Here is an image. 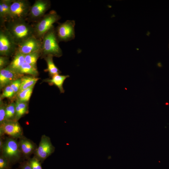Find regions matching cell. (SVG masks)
Returning a JSON list of instances; mask_svg holds the SVG:
<instances>
[{"instance_id": "obj_32", "label": "cell", "mask_w": 169, "mask_h": 169, "mask_svg": "<svg viewBox=\"0 0 169 169\" xmlns=\"http://www.w3.org/2000/svg\"></svg>"}, {"instance_id": "obj_15", "label": "cell", "mask_w": 169, "mask_h": 169, "mask_svg": "<svg viewBox=\"0 0 169 169\" xmlns=\"http://www.w3.org/2000/svg\"><path fill=\"white\" fill-rule=\"evenodd\" d=\"M25 56L20 53L16 52L8 66L15 72L19 74V71L22 65L25 62Z\"/></svg>"}, {"instance_id": "obj_30", "label": "cell", "mask_w": 169, "mask_h": 169, "mask_svg": "<svg viewBox=\"0 0 169 169\" xmlns=\"http://www.w3.org/2000/svg\"><path fill=\"white\" fill-rule=\"evenodd\" d=\"M21 169H32L28 161L23 162L21 166Z\"/></svg>"}, {"instance_id": "obj_3", "label": "cell", "mask_w": 169, "mask_h": 169, "mask_svg": "<svg viewBox=\"0 0 169 169\" xmlns=\"http://www.w3.org/2000/svg\"><path fill=\"white\" fill-rule=\"evenodd\" d=\"M60 18V16L55 11L52 10L38 21L32 23L34 36L42 40L45 34L54 25L53 24L57 22Z\"/></svg>"}, {"instance_id": "obj_20", "label": "cell", "mask_w": 169, "mask_h": 169, "mask_svg": "<svg viewBox=\"0 0 169 169\" xmlns=\"http://www.w3.org/2000/svg\"><path fill=\"white\" fill-rule=\"evenodd\" d=\"M18 73L21 74H28L36 77L38 75L37 67L24 62L22 65Z\"/></svg>"}, {"instance_id": "obj_5", "label": "cell", "mask_w": 169, "mask_h": 169, "mask_svg": "<svg viewBox=\"0 0 169 169\" xmlns=\"http://www.w3.org/2000/svg\"><path fill=\"white\" fill-rule=\"evenodd\" d=\"M31 6L28 0H13L10 8L8 20H26Z\"/></svg>"}, {"instance_id": "obj_22", "label": "cell", "mask_w": 169, "mask_h": 169, "mask_svg": "<svg viewBox=\"0 0 169 169\" xmlns=\"http://www.w3.org/2000/svg\"><path fill=\"white\" fill-rule=\"evenodd\" d=\"M34 86L19 92L17 95V100L28 102L32 95Z\"/></svg>"}, {"instance_id": "obj_13", "label": "cell", "mask_w": 169, "mask_h": 169, "mask_svg": "<svg viewBox=\"0 0 169 169\" xmlns=\"http://www.w3.org/2000/svg\"><path fill=\"white\" fill-rule=\"evenodd\" d=\"M18 144L21 153L26 157L29 156L37 149L33 142L23 136L20 138Z\"/></svg>"}, {"instance_id": "obj_25", "label": "cell", "mask_w": 169, "mask_h": 169, "mask_svg": "<svg viewBox=\"0 0 169 169\" xmlns=\"http://www.w3.org/2000/svg\"><path fill=\"white\" fill-rule=\"evenodd\" d=\"M7 105L2 100H0V125L6 120V109Z\"/></svg>"}, {"instance_id": "obj_14", "label": "cell", "mask_w": 169, "mask_h": 169, "mask_svg": "<svg viewBox=\"0 0 169 169\" xmlns=\"http://www.w3.org/2000/svg\"><path fill=\"white\" fill-rule=\"evenodd\" d=\"M13 0H0V26H4L8 20L11 5Z\"/></svg>"}, {"instance_id": "obj_26", "label": "cell", "mask_w": 169, "mask_h": 169, "mask_svg": "<svg viewBox=\"0 0 169 169\" xmlns=\"http://www.w3.org/2000/svg\"><path fill=\"white\" fill-rule=\"evenodd\" d=\"M28 161L32 169H42L40 161L35 156Z\"/></svg>"}, {"instance_id": "obj_1", "label": "cell", "mask_w": 169, "mask_h": 169, "mask_svg": "<svg viewBox=\"0 0 169 169\" xmlns=\"http://www.w3.org/2000/svg\"><path fill=\"white\" fill-rule=\"evenodd\" d=\"M3 26L18 45L28 38L34 36L32 24H30L26 20H9L5 23Z\"/></svg>"}, {"instance_id": "obj_28", "label": "cell", "mask_w": 169, "mask_h": 169, "mask_svg": "<svg viewBox=\"0 0 169 169\" xmlns=\"http://www.w3.org/2000/svg\"><path fill=\"white\" fill-rule=\"evenodd\" d=\"M11 163L8 160L2 155L0 157V169H9Z\"/></svg>"}, {"instance_id": "obj_6", "label": "cell", "mask_w": 169, "mask_h": 169, "mask_svg": "<svg viewBox=\"0 0 169 169\" xmlns=\"http://www.w3.org/2000/svg\"><path fill=\"white\" fill-rule=\"evenodd\" d=\"M51 6L49 0H35L30 7L26 21L32 23L37 22L46 14Z\"/></svg>"}, {"instance_id": "obj_11", "label": "cell", "mask_w": 169, "mask_h": 169, "mask_svg": "<svg viewBox=\"0 0 169 169\" xmlns=\"http://www.w3.org/2000/svg\"><path fill=\"white\" fill-rule=\"evenodd\" d=\"M41 45L42 40L33 36L18 45L16 52L26 55L41 49Z\"/></svg>"}, {"instance_id": "obj_19", "label": "cell", "mask_w": 169, "mask_h": 169, "mask_svg": "<svg viewBox=\"0 0 169 169\" xmlns=\"http://www.w3.org/2000/svg\"><path fill=\"white\" fill-rule=\"evenodd\" d=\"M53 57L51 55H48L44 58L47 64V68L46 71L48 72L49 74L51 76L61 73L54 63Z\"/></svg>"}, {"instance_id": "obj_21", "label": "cell", "mask_w": 169, "mask_h": 169, "mask_svg": "<svg viewBox=\"0 0 169 169\" xmlns=\"http://www.w3.org/2000/svg\"><path fill=\"white\" fill-rule=\"evenodd\" d=\"M41 54V50L32 53L25 56V62L37 67V62Z\"/></svg>"}, {"instance_id": "obj_2", "label": "cell", "mask_w": 169, "mask_h": 169, "mask_svg": "<svg viewBox=\"0 0 169 169\" xmlns=\"http://www.w3.org/2000/svg\"><path fill=\"white\" fill-rule=\"evenodd\" d=\"M55 28L53 25L44 35L42 40L41 57L51 55L54 57H60L63 55L62 51L59 44Z\"/></svg>"}, {"instance_id": "obj_12", "label": "cell", "mask_w": 169, "mask_h": 169, "mask_svg": "<svg viewBox=\"0 0 169 169\" xmlns=\"http://www.w3.org/2000/svg\"><path fill=\"white\" fill-rule=\"evenodd\" d=\"M23 76L15 72L8 66L0 69V89L9 85L13 81Z\"/></svg>"}, {"instance_id": "obj_7", "label": "cell", "mask_w": 169, "mask_h": 169, "mask_svg": "<svg viewBox=\"0 0 169 169\" xmlns=\"http://www.w3.org/2000/svg\"><path fill=\"white\" fill-rule=\"evenodd\" d=\"M1 150L2 155L10 163H14L20 158L21 153L18 142L13 138H7L3 142Z\"/></svg>"}, {"instance_id": "obj_10", "label": "cell", "mask_w": 169, "mask_h": 169, "mask_svg": "<svg viewBox=\"0 0 169 169\" xmlns=\"http://www.w3.org/2000/svg\"><path fill=\"white\" fill-rule=\"evenodd\" d=\"M7 134L13 138H20L23 136L22 128L18 121L6 120L0 125V135Z\"/></svg>"}, {"instance_id": "obj_18", "label": "cell", "mask_w": 169, "mask_h": 169, "mask_svg": "<svg viewBox=\"0 0 169 169\" xmlns=\"http://www.w3.org/2000/svg\"><path fill=\"white\" fill-rule=\"evenodd\" d=\"M39 79V78L32 76H23L21 78V86L18 92L34 86Z\"/></svg>"}, {"instance_id": "obj_17", "label": "cell", "mask_w": 169, "mask_h": 169, "mask_svg": "<svg viewBox=\"0 0 169 169\" xmlns=\"http://www.w3.org/2000/svg\"><path fill=\"white\" fill-rule=\"evenodd\" d=\"M15 104L16 115L15 120L18 121L24 115L28 112L27 102L16 100Z\"/></svg>"}, {"instance_id": "obj_4", "label": "cell", "mask_w": 169, "mask_h": 169, "mask_svg": "<svg viewBox=\"0 0 169 169\" xmlns=\"http://www.w3.org/2000/svg\"><path fill=\"white\" fill-rule=\"evenodd\" d=\"M18 45L4 26H0V55L10 57L16 53Z\"/></svg>"}, {"instance_id": "obj_23", "label": "cell", "mask_w": 169, "mask_h": 169, "mask_svg": "<svg viewBox=\"0 0 169 169\" xmlns=\"http://www.w3.org/2000/svg\"><path fill=\"white\" fill-rule=\"evenodd\" d=\"M15 104L11 102L6 106L5 121L15 120Z\"/></svg>"}, {"instance_id": "obj_9", "label": "cell", "mask_w": 169, "mask_h": 169, "mask_svg": "<svg viewBox=\"0 0 169 169\" xmlns=\"http://www.w3.org/2000/svg\"><path fill=\"white\" fill-rule=\"evenodd\" d=\"M54 149L50 138L44 135L42 136L38 146L35 151V156L40 162L43 161L54 152Z\"/></svg>"}, {"instance_id": "obj_16", "label": "cell", "mask_w": 169, "mask_h": 169, "mask_svg": "<svg viewBox=\"0 0 169 169\" xmlns=\"http://www.w3.org/2000/svg\"><path fill=\"white\" fill-rule=\"evenodd\" d=\"M69 76V75L56 74L52 76L51 79H45L44 81L48 82L51 85L56 86L59 88L61 93H64V90L63 87V84L66 79Z\"/></svg>"}, {"instance_id": "obj_24", "label": "cell", "mask_w": 169, "mask_h": 169, "mask_svg": "<svg viewBox=\"0 0 169 169\" xmlns=\"http://www.w3.org/2000/svg\"><path fill=\"white\" fill-rule=\"evenodd\" d=\"M14 92L10 85L5 87L4 90L0 96V99L4 98H11L15 95Z\"/></svg>"}, {"instance_id": "obj_8", "label": "cell", "mask_w": 169, "mask_h": 169, "mask_svg": "<svg viewBox=\"0 0 169 169\" xmlns=\"http://www.w3.org/2000/svg\"><path fill=\"white\" fill-rule=\"evenodd\" d=\"M75 21L74 20H67L58 24L55 28V31L59 42H67L75 38Z\"/></svg>"}, {"instance_id": "obj_27", "label": "cell", "mask_w": 169, "mask_h": 169, "mask_svg": "<svg viewBox=\"0 0 169 169\" xmlns=\"http://www.w3.org/2000/svg\"><path fill=\"white\" fill-rule=\"evenodd\" d=\"M21 84V78L18 79L13 81L9 85L16 95L19 92Z\"/></svg>"}, {"instance_id": "obj_31", "label": "cell", "mask_w": 169, "mask_h": 169, "mask_svg": "<svg viewBox=\"0 0 169 169\" xmlns=\"http://www.w3.org/2000/svg\"><path fill=\"white\" fill-rule=\"evenodd\" d=\"M3 142L4 141H3L2 139V138H1V137L0 138V149L1 148L2 146H3Z\"/></svg>"}, {"instance_id": "obj_29", "label": "cell", "mask_w": 169, "mask_h": 169, "mask_svg": "<svg viewBox=\"0 0 169 169\" xmlns=\"http://www.w3.org/2000/svg\"><path fill=\"white\" fill-rule=\"evenodd\" d=\"M9 57L5 56L0 57V69L8 66L10 64Z\"/></svg>"}]
</instances>
